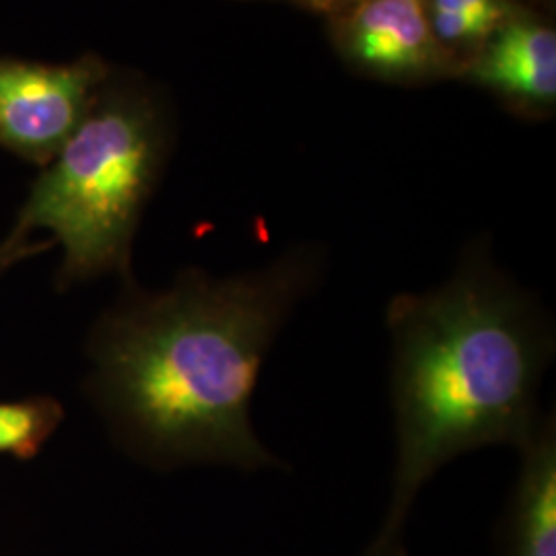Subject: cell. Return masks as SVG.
I'll return each mask as SVG.
<instances>
[{
    "instance_id": "3957f363",
    "label": "cell",
    "mask_w": 556,
    "mask_h": 556,
    "mask_svg": "<svg viewBox=\"0 0 556 556\" xmlns=\"http://www.w3.org/2000/svg\"><path fill=\"white\" fill-rule=\"evenodd\" d=\"M163 157L160 126L137 101L89 112L36 181L15 231L50 229L64 248L62 278L126 273L140 211Z\"/></svg>"
},
{
    "instance_id": "6da1fadb",
    "label": "cell",
    "mask_w": 556,
    "mask_h": 556,
    "mask_svg": "<svg viewBox=\"0 0 556 556\" xmlns=\"http://www.w3.org/2000/svg\"><path fill=\"white\" fill-rule=\"evenodd\" d=\"M316 252L215 278L188 270L130 291L93 330L89 392L119 443L160 468H285L256 435L252 397L285 321L318 285Z\"/></svg>"
},
{
    "instance_id": "277c9868",
    "label": "cell",
    "mask_w": 556,
    "mask_h": 556,
    "mask_svg": "<svg viewBox=\"0 0 556 556\" xmlns=\"http://www.w3.org/2000/svg\"><path fill=\"white\" fill-rule=\"evenodd\" d=\"M98 80L93 62L0 64V142L29 160H54L89 114Z\"/></svg>"
},
{
    "instance_id": "9c48e42d",
    "label": "cell",
    "mask_w": 556,
    "mask_h": 556,
    "mask_svg": "<svg viewBox=\"0 0 556 556\" xmlns=\"http://www.w3.org/2000/svg\"><path fill=\"white\" fill-rule=\"evenodd\" d=\"M427 15L439 43L486 40L514 20L507 0H431Z\"/></svg>"
},
{
    "instance_id": "ba28073f",
    "label": "cell",
    "mask_w": 556,
    "mask_h": 556,
    "mask_svg": "<svg viewBox=\"0 0 556 556\" xmlns=\"http://www.w3.org/2000/svg\"><path fill=\"white\" fill-rule=\"evenodd\" d=\"M62 417V406L52 397L0 402V454L21 459L36 456Z\"/></svg>"
},
{
    "instance_id": "7a4b0ae2",
    "label": "cell",
    "mask_w": 556,
    "mask_h": 556,
    "mask_svg": "<svg viewBox=\"0 0 556 556\" xmlns=\"http://www.w3.org/2000/svg\"><path fill=\"white\" fill-rule=\"evenodd\" d=\"M386 326L396 462L390 509L367 556H406V519L441 466L486 445L519 452L536 435L556 334L544 305L482 245L438 289L390 299Z\"/></svg>"
},
{
    "instance_id": "30bf717a",
    "label": "cell",
    "mask_w": 556,
    "mask_h": 556,
    "mask_svg": "<svg viewBox=\"0 0 556 556\" xmlns=\"http://www.w3.org/2000/svg\"><path fill=\"white\" fill-rule=\"evenodd\" d=\"M48 243H31L25 239V233L15 231L11 238L7 239L2 245H0V275L11 268L15 262L27 258L36 252H40L41 248H46Z\"/></svg>"
},
{
    "instance_id": "52a82bcc",
    "label": "cell",
    "mask_w": 556,
    "mask_h": 556,
    "mask_svg": "<svg viewBox=\"0 0 556 556\" xmlns=\"http://www.w3.org/2000/svg\"><path fill=\"white\" fill-rule=\"evenodd\" d=\"M472 75L482 85L519 100L532 103L555 100V31L526 17L503 23L480 52Z\"/></svg>"
},
{
    "instance_id": "5b68a950",
    "label": "cell",
    "mask_w": 556,
    "mask_h": 556,
    "mask_svg": "<svg viewBox=\"0 0 556 556\" xmlns=\"http://www.w3.org/2000/svg\"><path fill=\"white\" fill-rule=\"evenodd\" d=\"M353 59L390 77L433 71L441 60L431 21L420 0H365L342 27Z\"/></svg>"
},
{
    "instance_id": "8992f818",
    "label": "cell",
    "mask_w": 556,
    "mask_h": 556,
    "mask_svg": "<svg viewBox=\"0 0 556 556\" xmlns=\"http://www.w3.org/2000/svg\"><path fill=\"white\" fill-rule=\"evenodd\" d=\"M521 464L507 511V556H556V417L546 413Z\"/></svg>"
}]
</instances>
